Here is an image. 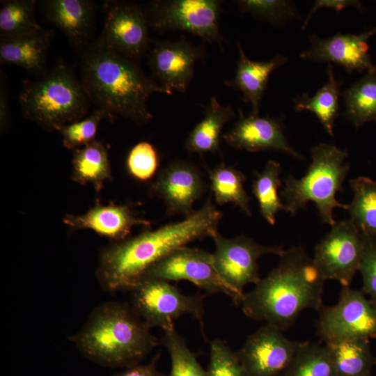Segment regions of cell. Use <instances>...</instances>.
Segmentation results:
<instances>
[{
  "mask_svg": "<svg viewBox=\"0 0 376 376\" xmlns=\"http://www.w3.org/2000/svg\"><path fill=\"white\" fill-rule=\"evenodd\" d=\"M162 343L171 359L168 376H208L207 370L201 366L196 355L175 328L164 331Z\"/></svg>",
  "mask_w": 376,
  "mask_h": 376,
  "instance_id": "cell-34",
  "label": "cell"
},
{
  "mask_svg": "<svg viewBox=\"0 0 376 376\" xmlns=\"http://www.w3.org/2000/svg\"><path fill=\"white\" fill-rule=\"evenodd\" d=\"M318 312L317 334L324 343L376 338V305L362 290L343 287L337 303Z\"/></svg>",
  "mask_w": 376,
  "mask_h": 376,
  "instance_id": "cell-9",
  "label": "cell"
},
{
  "mask_svg": "<svg viewBox=\"0 0 376 376\" xmlns=\"http://www.w3.org/2000/svg\"><path fill=\"white\" fill-rule=\"evenodd\" d=\"M0 77V127L2 133L8 129L10 117L7 84L1 72Z\"/></svg>",
  "mask_w": 376,
  "mask_h": 376,
  "instance_id": "cell-41",
  "label": "cell"
},
{
  "mask_svg": "<svg viewBox=\"0 0 376 376\" xmlns=\"http://www.w3.org/2000/svg\"><path fill=\"white\" fill-rule=\"evenodd\" d=\"M105 119L111 120L113 116L97 107L86 118L63 126L58 132L62 136L63 146L75 150L93 141L100 122Z\"/></svg>",
  "mask_w": 376,
  "mask_h": 376,
  "instance_id": "cell-35",
  "label": "cell"
},
{
  "mask_svg": "<svg viewBox=\"0 0 376 376\" xmlns=\"http://www.w3.org/2000/svg\"><path fill=\"white\" fill-rule=\"evenodd\" d=\"M240 10L251 14L258 20L281 28L302 17L295 4L287 0H238L235 1Z\"/></svg>",
  "mask_w": 376,
  "mask_h": 376,
  "instance_id": "cell-33",
  "label": "cell"
},
{
  "mask_svg": "<svg viewBox=\"0 0 376 376\" xmlns=\"http://www.w3.org/2000/svg\"><path fill=\"white\" fill-rule=\"evenodd\" d=\"M203 108V118L188 134L185 149L194 153L203 155L220 151V136L224 125L234 119L236 113L231 106L221 104L216 97H212Z\"/></svg>",
  "mask_w": 376,
  "mask_h": 376,
  "instance_id": "cell-23",
  "label": "cell"
},
{
  "mask_svg": "<svg viewBox=\"0 0 376 376\" xmlns=\"http://www.w3.org/2000/svg\"><path fill=\"white\" fill-rule=\"evenodd\" d=\"M283 332L265 324L249 336L236 352L247 376L281 375L301 343L288 339Z\"/></svg>",
  "mask_w": 376,
  "mask_h": 376,
  "instance_id": "cell-14",
  "label": "cell"
},
{
  "mask_svg": "<svg viewBox=\"0 0 376 376\" xmlns=\"http://www.w3.org/2000/svg\"><path fill=\"white\" fill-rule=\"evenodd\" d=\"M375 365H376V360H375Z\"/></svg>",
  "mask_w": 376,
  "mask_h": 376,
  "instance_id": "cell-43",
  "label": "cell"
},
{
  "mask_svg": "<svg viewBox=\"0 0 376 376\" xmlns=\"http://www.w3.org/2000/svg\"><path fill=\"white\" fill-rule=\"evenodd\" d=\"M205 182L193 164L175 160L164 168L150 187V193L163 201L166 214H191L194 203L205 191Z\"/></svg>",
  "mask_w": 376,
  "mask_h": 376,
  "instance_id": "cell-17",
  "label": "cell"
},
{
  "mask_svg": "<svg viewBox=\"0 0 376 376\" xmlns=\"http://www.w3.org/2000/svg\"><path fill=\"white\" fill-rule=\"evenodd\" d=\"M311 155L312 162L302 178L290 175L284 180L280 194L284 211L293 216L312 201L322 221L331 226L336 221L334 210H347L349 207L336 198L343 191V182L350 170L348 153L334 144L320 143L311 149Z\"/></svg>",
  "mask_w": 376,
  "mask_h": 376,
  "instance_id": "cell-5",
  "label": "cell"
},
{
  "mask_svg": "<svg viewBox=\"0 0 376 376\" xmlns=\"http://www.w3.org/2000/svg\"><path fill=\"white\" fill-rule=\"evenodd\" d=\"M81 83L88 100L111 116L139 125L152 114L148 101L155 93L169 94L141 69L138 62L102 45L92 42L80 55Z\"/></svg>",
  "mask_w": 376,
  "mask_h": 376,
  "instance_id": "cell-3",
  "label": "cell"
},
{
  "mask_svg": "<svg viewBox=\"0 0 376 376\" xmlns=\"http://www.w3.org/2000/svg\"><path fill=\"white\" fill-rule=\"evenodd\" d=\"M71 180L80 185H91L99 193L112 178L107 147L94 140L74 150Z\"/></svg>",
  "mask_w": 376,
  "mask_h": 376,
  "instance_id": "cell-24",
  "label": "cell"
},
{
  "mask_svg": "<svg viewBox=\"0 0 376 376\" xmlns=\"http://www.w3.org/2000/svg\"><path fill=\"white\" fill-rule=\"evenodd\" d=\"M375 3H376V1H375Z\"/></svg>",
  "mask_w": 376,
  "mask_h": 376,
  "instance_id": "cell-44",
  "label": "cell"
},
{
  "mask_svg": "<svg viewBox=\"0 0 376 376\" xmlns=\"http://www.w3.org/2000/svg\"><path fill=\"white\" fill-rule=\"evenodd\" d=\"M347 8H354L360 12L366 10L363 2L359 0H317L315 1L311 7L308 16L304 20L301 31H304L308 26L313 15L321 8L332 9L337 13Z\"/></svg>",
  "mask_w": 376,
  "mask_h": 376,
  "instance_id": "cell-39",
  "label": "cell"
},
{
  "mask_svg": "<svg viewBox=\"0 0 376 376\" xmlns=\"http://www.w3.org/2000/svg\"><path fill=\"white\" fill-rule=\"evenodd\" d=\"M239 58L233 79L225 81V85L242 93V100L251 104L250 114L259 116L261 100L271 74L285 65L288 58L276 54L267 61L249 59L241 44L237 42Z\"/></svg>",
  "mask_w": 376,
  "mask_h": 376,
  "instance_id": "cell-21",
  "label": "cell"
},
{
  "mask_svg": "<svg viewBox=\"0 0 376 376\" xmlns=\"http://www.w3.org/2000/svg\"><path fill=\"white\" fill-rule=\"evenodd\" d=\"M152 78L169 95L187 89L196 62L203 58L202 47L193 45L185 38L175 41H157L148 52Z\"/></svg>",
  "mask_w": 376,
  "mask_h": 376,
  "instance_id": "cell-15",
  "label": "cell"
},
{
  "mask_svg": "<svg viewBox=\"0 0 376 376\" xmlns=\"http://www.w3.org/2000/svg\"><path fill=\"white\" fill-rule=\"evenodd\" d=\"M222 1L157 0L143 7L149 27L157 31H182L222 47L219 27Z\"/></svg>",
  "mask_w": 376,
  "mask_h": 376,
  "instance_id": "cell-8",
  "label": "cell"
},
{
  "mask_svg": "<svg viewBox=\"0 0 376 376\" xmlns=\"http://www.w3.org/2000/svg\"><path fill=\"white\" fill-rule=\"evenodd\" d=\"M327 82L314 95L310 96L304 93L293 97L292 101L295 111H308L313 113L325 131L333 136L334 122L338 116V99L341 96L343 81L336 78L333 65L330 63H327Z\"/></svg>",
  "mask_w": 376,
  "mask_h": 376,
  "instance_id": "cell-25",
  "label": "cell"
},
{
  "mask_svg": "<svg viewBox=\"0 0 376 376\" xmlns=\"http://www.w3.org/2000/svg\"><path fill=\"white\" fill-rule=\"evenodd\" d=\"M222 213L212 194L198 210L183 220L147 230L124 240L112 242L100 253L96 277L109 292L129 291L144 273L175 249L219 231Z\"/></svg>",
  "mask_w": 376,
  "mask_h": 376,
  "instance_id": "cell-1",
  "label": "cell"
},
{
  "mask_svg": "<svg viewBox=\"0 0 376 376\" xmlns=\"http://www.w3.org/2000/svg\"><path fill=\"white\" fill-rule=\"evenodd\" d=\"M208 376H247L237 352L221 339L210 343Z\"/></svg>",
  "mask_w": 376,
  "mask_h": 376,
  "instance_id": "cell-36",
  "label": "cell"
},
{
  "mask_svg": "<svg viewBox=\"0 0 376 376\" xmlns=\"http://www.w3.org/2000/svg\"><path fill=\"white\" fill-rule=\"evenodd\" d=\"M42 11L47 19L61 30L80 55L92 43L95 5L88 0H46Z\"/></svg>",
  "mask_w": 376,
  "mask_h": 376,
  "instance_id": "cell-20",
  "label": "cell"
},
{
  "mask_svg": "<svg viewBox=\"0 0 376 376\" xmlns=\"http://www.w3.org/2000/svg\"><path fill=\"white\" fill-rule=\"evenodd\" d=\"M35 0H7L0 8V40L31 34L43 29L35 17Z\"/></svg>",
  "mask_w": 376,
  "mask_h": 376,
  "instance_id": "cell-31",
  "label": "cell"
},
{
  "mask_svg": "<svg viewBox=\"0 0 376 376\" xmlns=\"http://www.w3.org/2000/svg\"><path fill=\"white\" fill-rule=\"evenodd\" d=\"M159 357L160 353H157L148 363H139L111 376H166L157 369V363Z\"/></svg>",
  "mask_w": 376,
  "mask_h": 376,
  "instance_id": "cell-40",
  "label": "cell"
},
{
  "mask_svg": "<svg viewBox=\"0 0 376 376\" xmlns=\"http://www.w3.org/2000/svg\"><path fill=\"white\" fill-rule=\"evenodd\" d=\"M69 340L85 358L108 368L138 365L158 345L131 304L114 301L95 306Z\"/></svg>",
  "mask_w": 376,
  "mask_h": 376,
  "instance_id": "cell-4",
  "label": "cell"
},
{
  "mask_svg": "<svg viewBox=\"0 0 376 376\" xmlns=\"http://www.w3.org/2000/svg\"><path fill=\"white\" fill-rule=\"evenodd\" d=\"M353 199L350 219L363 235L376 237V180L359 176L350 181Z\"/></svg>",
  "mask_w": 376,
  "mask_h": 376,
  "instance_id": "cell-29",
  "label": "cell"
},
{
  "mask_svg": "<svg viewBox=\"0 0 376 376\" xmlns=\"http://www.w3.org/2000/svg\"><path fill=\"white\" fill-rule=\"evenodd\" d=\"M63 222L73 230H92L112 242L128 238L136 226H150L148 220L137 217L127 205L100 203H96L84 214L65 215Z\"/></svg>",
  "mask_w": 376,
  "mask_h": 376,
  "instance_id": "cell-19",
  "label": "cell"
},
{
  "mask_svg": "<svg viewBox=\"0 0 376 376\" xmlns=\"http://www.w3.org/2000/svg\"><path fill=\"white\" fill-rule=\"evenodd\" d=\"M131 306L151 329L164 331L174 328V322L183 315H190L203 329L205 296L185 295L169 281L141 277L129 290Z\"/></svg>",
  "mask_w": 376,
  "mask_h": 376,
  "instance_id": "cell-7",
  "label": "cell"
},
{
  "mask_svg": "<svg viewBox=\"0 0 376 376\" xmlns=\"http://www.w3.org/2000/svg\"><path fill=\"white\" fill-rule=\"evenodd\" d=\"M102 34L106 47L138 62L150 49L148 23L143 7L132 1L106 3Z\"/></svg>",
  "mask_w": 376,
  "mask_h": 376,
  "instance_id": "cell-13",
  "label": "cell"
},
{
  "mask_svg": "<svg viewBox=\"0 0 376 376\" xmlns=\"http://www.w3.org/2000/svg\"><path fill=\"white\" fill-rule=\"evenodd\" d=\"M238 113L233 127L222 135L230 147L252 152L275 150L298 160L304 159L288 142L282 119L268 115L246 116L240 109Z\"/></svg>",
  "mask_w": 376,
  "mask_h": 376,
  "instance_id": "cell-18",
  "label": "cell"
},
{
  "mask_svg": "<svg viewBox=\"0 0 376 376\" xmlns=\"http://www.w3.org/2000/svg\"><path fill=\"white\" fill-rule=\"evenodd\" d=\"M208 173L212 194L216 203L220 205L233 203L246 215L251 217L250 199L244 187L245 175L235 166L224 163L216 166Z\"/></svg>",
  "mask_w": 376,
  "mask_h": 376,
  "instance_id": "cell-28",
  "label": "cell"
},
{
  "mask_svg": "<svg viewBox=\"0 0 376 376\" xmlns=\"http://www.w3.org/2000/svg\"><path fill=\"white\" fill-rule=\"evenodd\" d=\"M54 32L42 29L20 37L0 40L1 63L17 65L40 77L47 72L46 61Z\"/></svg>",
  "mask_w": 376,
  "mask_h": 376,
  "instance_id": "cell-22",
  "label": "cell"
},
{
  "mask_svg": "<svg viewBox=\"0 0 376 376\" xmlns=\"http://www.w3.org/2000/svg\"><path fill=\"white\" fill-rule=\"evenodd\" d=\"M159 165L156 150L148 142L141 141L130 151L127 169L130 175L139 181H148L155 175Z\"/></svg>",
  "mask_w": 376,
  "mask_h": 376,
  "instance_id": "cell-37",
  "label": "cell"
},
{
  "mask_svg": "<svg viewBox=\"0 0 376 376\" xmlns=\"http://www.w3.org/2000/svg\"><path fill=\"white\" fill-rule=\"evenodd\" d=\"M281 376H336V371L325 344L306 341Z\"/></svg>",
  "mask_w": 376,
  "mask_h": 376,
  "instance_id": "cell-32",
  "label": "cell"
},
{
  "mask_svg": "<svg viewBox=\"0 0 376 376\" xmlns=\"http://www.w3.org/2000/svg\"><path fill=\"white\" fill-rule=\"evenodd\" d=\"M345 119L354 127L376 122V69L366 72L341 93Z\"/></svg>",
  "mask_w": 376,
  "mask_h": 376,
  "instance_id": "cell-26",
  "label": "cell"
},
{
  "mask_svg": "<svg viewBox=\"0 0 376 376\" xmlns=\"http://www.w3.org/2000/svg\"><path fill=\"white\" fill-rule=\"evenodd\" d=\"M334 366L336 376H369L375 365L367 339L324 343Z\"/></svg>",
  "mask_w": 376,
  "mask_h": 376,
  "instance_id": "cell-27",
  "label": "cell"
},
{
  "mask_svg": "<svg viewBox=\"0 0 376 376\" xmlns=\"http://www.w3.org/2000/svg\"><path fill=\"white\" fill-rule=\"evenodd\" d=\"M376 34V26L360 34H337L321 38L308 35L309 47L300 57L314 63H332L343 67L349 74L376 69L369 54L368 40Z\"/></svg>",
  "mask_w": 376,
  "mask_h": 376,
  "instance_id": "cell-16",
  "label": "cell"
},
{
  "mask_svg": "<svg viewBox=\"0 0 376 376\" xmlns=\"http://www.w3.org/2000/svg\"><path fill=\"white\" fill-rule=\"evenodd\" d=\"M279 257L278 265L244 292L240 305L248 318L284 331L304 310L320 311L326 279L301 246Z\"/></svg>",
  "mask_w": 376,
  "mask_h": 376,
  "instance_id": "cell-2",
  "label": "cell"
},
{
  "mask_svg": "<svg viewBox=\"0 0 376 376\" xmlns=\"http://www.w3.org/2000/svg\"><path fill=\"white\" fill-rule=\"evenodd\" d=\"M19 101L24 116L47 131L81 120L90 102L81 81L61 63L35 80H25Z\"/></svg>",
  "mask_w": 376,
  "mask_h": 376,
  "instance_id": "cell-6",
  "label": "cell"
},
{
  "mask_svg": "<svg viewBox=\"0 0 376 376\" xmlns=\"http://www.w3.org/2000/svg\"><path fill=\"white\" fill-rule=\"evenodd\" d=\"M369 376H376V375H372V374H371V375H369Z\"/></svg>",
  "mask_w": 376,
  "mask_h": 376,
  "instance_id": "cell-42",
  "label": "cell"
},
{
  "mask_svg": "<svg viewBox=\"0 0 376 376\" xmlns=\"http://www.w3.org/2000/svg\"><path fill=\"white\" fill-rule=\"evenodd\" d=\"M361 235L364 244L359 269L363 282L361 290L376 305V237Z\"/></svg>",
  "mask_w": 376,
  "mask_h": 376,
  "instance_id": "cell-38",
  "label": "cell"
},
{
  "mask_svg": "<svg viewBox=\"0 0 376 376\" xmlns=\"http://www.w3.org/2000/svg\"><path fill=\"white\" fill-rule=\"evenodd\" d=\"M281 164L269 160L263 171L256 174L252 184V192L258 201L260 214L271 225L275 224L277 213L284 211L283 203L279 196V189L281 187Z\"/></svg>",
  "mask_w": 376,
  "mask_h": 376,
  "instance_id": "cell-30",
  "label": "cell"
},
{
  "mask_svg": "<svg viewBox=\"0 0 376 376\" xmlns=\"http://www.w3.org/2000/svg\"><path fill=\"white\" fill-rule=\"evenodd\" d=\"M212 239L214 266L221 279L242 297L246 285L256 284L261 279L258 259L269 254L280 256L284 251L282 246L262 245L244 235L228 238L218 232Z\"/></svg>",
  "mask_w": 376,
  "mask_h": 376,
  "instance_id": "cell-11",
  "label": "cell"
},
{
  "mask_svg": "<svg viewBox=\"0 0 376 376\" xmlns=\"http://www.w3.org/2000/svg\"><path fill=\"white\" fill-rule=\"evenodd\" d=\"M364 250L363 236L350 219L336 221L315 248L313 262L324 278L350 286Z\"/></svg>",
  "mask_w": 376,
  "mask_h": 376,
  "instance_id": "cell-12",
  "label": "cell"
},
{
  "mask_svg": "<svg viewBox=\"0 0 376 376\" xmlns=\"http://www.w3.org/2000/svg\"><path fill=\"white\" fill-rule=\"evenodd\" d=\"M167 281H188L209 294L222 293L233 303L241 304L242 297L219 276L212 253L187 246L180 247L151 266L142 276Z\"/></svg>",
  "mask_w": 376,
  "mask_h": 376,
  "instance_id": "cell-10",
  "label": "cell"
}]
</instances>
